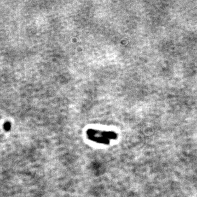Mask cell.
Listing matches in <instances>:
<instances>
[{
    "instance_id": "cell-2",
    "label": "cell",
    "mask_w": 197,
    "mask_h": 197,
    "mask_svg": "<svg viewBox=\"0 0 197 197\" xmlns=\"http://www.w3.org/2000/svg\"><path fill=\"white\" fill-rule=\"evenodd\" d=\"M4 128L6 130H9L11 128V124L9 122H7L4 124Z\"/></svg>"
},
{
    "instance_id": "cell-1",
    "label": "cell",
    "mask_w": 197,
    "mask_h": 197,
    "mask_svg": "<svg viewBox=\"0 0 197 197\" xmlns=\"http://www.w3.org/2000/svg\"><path fill=\"white\" fill-rule=\"evenodd\" d=\"M87 138L93 142L104 145H108L111 140L117 139L118 136L113 131H99L89 129L87 131Z\"/></svg>"
}]
</instances>
